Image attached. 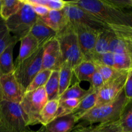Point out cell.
Here are the masks:
<instances>
[{
    "label": "cell",
    "mask_w": 132,
    "mask_h": 132,
    "mask_svg": "<svg viewBox=\"0 0 132 132\" xmlns=\"http://www.w3.org/2000/svg\"><path fill=\"white\" fill-rule=\"evenodd\" d=\"M113 32L109 52L125 54L132 59V25L108 24Z\"/></svg>",
    "instance_id": "8"
},
{
    "label": "cell",
    "mask_w": 132,
    "mask_h": 132,
    "mask_svg": "<svg viewBox=\"0 0 132 132\" xmlns=\"http://www.w3.org/2000/svg\"><path fill=\"white\" fill-rule=\"evenodd\" d=\"M23 3L21 9L16 14L5 21L9 32L18 41L30 34L38 18L30 5L24 1Z\"/></svg>",
    "instance_id": "5"
},
{
    "label": "cell",
    "mask_w": 132,
    "mask_h": 132,
    "mask_svg": "<svg viewBox=\"0 0 132 132\" xmlns=\"http://www.w3.org/2000/svg\"><path fill=\"white\" fill-rule=\"evenodd\" d=\"M23 4V0H1L0 17L6 21L16 14Z\"/></svg>",
    "instance_id": "24"
},
{
    "label": "cell",
    "mask_w": 132,
    "mask_h": 132,
    "mask_svg": "<svg viewBox=\"0 0 132 132\" xmlns=\"http://www.w3.org/2000/svg\"><path fill=\"white\" fill-rule=\"evenodd\" d=\"M30 33L37 40L39 46H44L48 42L57 37V33L46 26L38 16Z\"/></svg>",
    "instance_id": "16"
},
{
    "label": "cell",
    "mask_w": 132,
    "mask_h": 132,
    "mask_svg": "<svg viewBox=\"0 0 132 132\" xmlns=\"http://www.w3.org/2000/svg\"><path fill=\"white\" fill-rule=\"evenodd\" d=\"M18 42H14L9 45L0 55V74H8L14 72L15 65L13 61V53L15 45Z\"/></svg>",
    "instance_id": "22"
},
{
    "label": "cell",
    "mask_w": 132,
    "mask_h": 132,
    "mask_svg": "<svg viewBox=\"0 0 132 132\" xmlns=\"http://www.w3.org/2000/svg\"><path fill=\"white\" fill-rule=\"evenodd\" d=\"M131 6H132V3H131Z\"/></svg>",
    "instance_id": "45"
},
{
    "label": "cell",
    "mask_w": 132,
    "mask_h": 132,
    "mask_svg": "<svg viewBox=\"0 0 132 132\" xmlns=\"http://www.w3.org/2000/svg\"><path fill=\"white\" fill-rule=\"evenodd\" d=\"M67 2L94 14L107 24L132 25L131 16L111 5L106 0H74Z\"/></svg>",
    "instance_id": "1"
},
{
    "label": "cell",
    "mask_w": 132,
    "mask_h": 132,
    "mask_svg": "<svg viewBox=\"0 0 132 132\" xmlns=\"http://www.w3.org/2000/svg\"><path fill=\"white\" fill-rule=\"evenodd\" d=\"M96 72L95 64L90 61L84 60L73 68V75H75L77 81L91 82L93 75Z\"/></svg>",
    "instance_id": "20"
},
{
    "label": "cell",
    "mask_w": 132,
    "mask_h": 132,
    "mask_svg": "<svg viewBox=\"0 0 132 132\" xmlns=\"http://www.w3.org/2000/svg\"><path fill=\"white\" fill-rule=\"evenodd\" d=\"M112 35L113 32L110 28L104 30L99 33L95 45L92 62L96 60L101 55L109 52L110 43L112 37Z\"/></svg>",
    "instance_id": "21"
},
{
    "label": "cell",
    "mask_w": 132,
    "mask_h": 132,
    "mask_svg": "<svg viewBox=\"0 0 132 132\" xmlns=\"http://www.w3.org/2000/svg\"><path fill=\"white\" fill-rule=\"evenodd\" d=\"M56 38L60 46L63 62H68L74 68L85 60L77 34L70 23L63 30L57 33Z\"/></svg>",
    "instance_id": "3"
},
{
    "label": "cell",
    "mask_w": 132,
    "mask_h": 132,
    "mask_svg": "<svg viewBox=\"0 0 132 132\" xmlns=\"http://www.w3.org/2000/svg\"><path fill=\"white\" fill-rule=\"evenodd\" d=\"M130 71V70L125 71L119 76L105 82L104 85L97 91L95 106L113 101L124 91Z\"/></svg>",
    "instance_id": "10"
},
{
    "label": "cell",
    "mask_w": 132,
    "mask_h": 132,
    "mask_svg": "<svg viewBox=\"0 0 132 132\" xmlns=\"http://www.w3.org/2000/svg\"><path fill=\"white\" fill-rule=\"evenodd\" d=\"M19 41L21 43L20 48L18 56L15 60V64L14 65L19 64L23 60L30 56L40 47L37 40L30 33L21 39Z\"/></svg>",
    "instance_id": "17"
},
{
    "label": "cell",
    "mask_w": 132,
    "mask_h": 132,
    "mask_svg": "<svg viewBox=\"0 0 132 132\" xmlns=\"http://www.w3.org/2000/svg\"><path fill=\"white\" fill-rule=\"evenodd\" d=\"M39 18L46 26L57 33L63 30L70 23L63 9L61 10H50L46 15Z\"/></svg>",
    "instance_id": "15"
},
{
    "label": "cell",
    "mask_w": 132,
    "mask_h": 132,
    "mask_svg": "<svg viewBox=\"0 0 132 132\" xmlns=\"http://www.w3.org/2000/svg\"><path fill=\"white\" fill-rule=\"evenodd\" d=\"M29 5H40L50 10H61L67 5V1L63 0H23Z\"/></svg>",
    "instance_id": "30"
},
{
    "label": "cell",
    "mask_w": 132,
    "mask_h": 132,
    "mask_svg": "<svg viewBox=\"0 0 132 132\" xmlns=\"http://www.w3.org/2000/svg\"><path fill=\"white\" fill-rule=\"evenodd\" d=\"M90 88L93 91H98L102 86L104 85V82L102 77L101 75L100 74L99 72L96 70V72L93 75L92 78L91 82H90Z\"/></svg>",
    "instance_id": "35"
},
{
    "label": "cell",
    "mask_w": 132,
    "mask_h": 132,
    "mask_svg": "<svg viewBox=\"0 0 132 132\" xmlns=\"http://www.w3.org/2000/svg\"><path fill=\"white\" fill-rule=\"evenodd\" d=\"M14 42H18L10 34L6 27L5 21L0 17V55Z\"/></svg>",
    "instance_id": "28"
},
{
    "label": "cell",
    "mask_w": 132,
    "mask_h": 132,
    "mask_svg": "<svg viewBox=\"0 0 132 132\" xmlns=\"http://www.w3.org/2000/svg\"><path fill=\"white\" fill-rule=\"evenodd\" d=\"M113 59H114V54H113V53L108 52L106 54L101 55L96 60L93 62H99V63H102L103 64L113 68Z\"/></svg>",
    "instance_id": "36"
},
{
    "label": "cell",
    "mask_w": 132,
    "mask_h": 132,
    "mask_svg": "<svg viewBox=\"0 0 132 132\" xmlns=\"http://www.w3.org/2000/svg\"><path fill=\"white\" fill-rule=\"evenodd\" d=\"M93 63L95 64L97 70L101 75L104 83L119 76L121 73L125 72V71L117 70L112 67L106 66L99 62H93Z\"/></svg>",
    "instance_id": "31"
},
{
    "label": "cell",
    "mask_w": 132,
    "mask_h": 132,
    "mask_svg": "<svg viewBox=\"0 0 132 132\" xmlns=\"http://www.w3.org/2000/svg\"><path fill=\"white\" fill-rule=\"evenodd\" d=\"M33 8L34 11L35 12L36 14H37V16L39 17H43L45 15H46V14L48 13V12L50 11L48 8H46V6H43V5H30Z\"/></svg>",
    "instance_id": "39"
},
{
    "label": "cell",
    "mask_w": 132,
    "mask_h": 132,
    "mask_svg": "<svg viewBox=\"0 0 132 132\" xmlns=\"http://www.w3.org/2000/svg\"><path fill=\"white\" fill-rule=\"evenodd\" d=\"M119 122L124 132H132V100H128L125 106Z\"/></svg>",
    "instance_id": "27"
},
{
    "label": "cell",
    "mask_w": 132,
    "mask_h": 132,
    "mask_svg": "<svg viewBox=\"0 0 132 132\" xmlns=\"http://www.w3.org/2000/svg\"><path fill=\"white\" fill-rule=\"evenodd\" d=\"M59 70H52L45 86L48 100L59 99Z\"/></svg>",
    "instance_id": "25"
},
{
    "label": "cell",
    "mask_w": 132,
    "mask_h": 132,
    "mask_svg": "<svg viewBox=\"0 0 132 132\" xmlns=\"http://www.w3.org/2000/svg\"><path fill=\"white\" fill-rule=\"evenodd\" d=\"M128 99L125 95V92L110 103L95 106L89 111L80 121L87 122L89 125L95 123H106L119 121L124 107Z\"/></svg>",
    "instance_id": "2"
},
{
    "label": "cell",
    "mask_w": 132,
    "mask_h": 132,
    "mask_svg": "<svg viewBox=\"0 0 132 132\" xmlns=\"http://www.w3.org/2000/svg\"><path fill=\"white\" fill-rule=\"evenodd\" d=\"M52 71V70H41L35 76L32 82L28 85L25 92L34 91L39 88L45 86L51 75Z\"/></svg>",
    "instance_id": "29"
},
{
    "label": "cell",
    "mask_w": 132,
    "mask_h": 132,
    "mask_svg": "<svg viewBox=\"0 0 132 132\" xmlns=\"http://www.w3.org/2000/svg\"><path fill=\"white\" fill-rule=\"evenodd\" d=\"M73 75V68L68 62L64 61L59 70V97L70 86Z\"/></svg>",
    "instance_id": "23"
},
{
    "label": "cell",
    "mask_w": 132,
    "mask_h": 132,
    "mask_svg": "<svg viewBox=\"0 0 132 132\" xmlns=\"http://www.w3.org/2000/svg\"><path fill=\"white\" fill-rule=\"evenodd\" d=\"M93 132H124L119 121L99 124L95 126Z\"/></svg>",
    "instance_id": "34"
},
{
    "label": "cell",
    "mask_w": 132,
    "mask_h": 132,
    "mask_svg": "<svg viewBox=\"0 0 132 132\" xmlns=\"http://www.w3.org/2000/svg\"><path fill=\"white\" fill-rule=\"evenodd\" d=\"M114 54L113 68L119 71L132 69V59L125 54Z\"/></svg>",
    "instance_id": "33"
},
{
    "label": "cell",
    "mask_w": 132,
    "mask_h": 132,
    "mask_svg": "<svg viewBox=\"0 0 132 132\" xmlns=\"http://www.w3.org/2000/svg\"><path fill=\"white\" fill-rule=\"evenodd\" d=\"M81 101V99H66L64 100H59V112L57 117L72 113L77 108Z\"/></svg>",
    "instance_id": "32"
},
{
    "label": "cell",
    "mask_w": 132,
    "mask_h": 132,
    "mask_svg": "<svg viewBox=\"0 0 132 132\" xmlns=\"http://www.w3.org/2000/svg\"><path fill=\"white\" fill-rule=\"evenodd\" d=\"M59 99L48 101L39 114V124L46 126L57 118L59 112Z\"/></svg>",
    "instance_id": "18"
},
{
    "label": "cell",
    "mask_w": 132,
    "mask_h": 132,
    "mask_svg": "<svg viewBox=\"0 0 132 132\" xmlns=\"http://www.w3.org/2000/svg\"><path fill=\"white\" fill-rule=\"evenodd\" d=\"M45 86L25 92L20 106L28 119L29 126L39 124V114L48 101Z\"/></svg>",
    "instance_id": "7"
},
{
    "label": "cell",
    "mask_w": 132,
    "mask_h": 132,
    "mask_svg": "<svg viewBox=\"0 0 132 132\" xmlns=\"http://www.w3.org/2000/svg\"><path fill=\"white\" fill-rule=\"evenodd\" d=\"M77 120L72 113L55 118L54 121L42 126L40 132H71L76 127Z\"/></svg>",
    "instance_id": "14"
},
{
    "label": "cell",
    "mask_w": 132,
    "mask_h": 132,
    "mask_svg": "<svg viewBox=\"0 0 132 132\" xmlns=\"http://www.w3.org/2000/svg\"><path fill=\"white\" fill-rule=\"evenodd\" d=\"M96 102L97 92L95 91L91 92L81 101L77 108L72 113L77 120V122L80 121L81 117L95 106Z\"/></svg>",
    "instance_id": "19"
},
{
    "label": "cell",
    "mask_w": 132,
    "mask_h": 132,
    "mask_svg": "<svg viewBox=\"0 0 132 132\" xmlns=\"http://www.w3.org/2000/svg\"><path fill=\"white\" fill-rule=\"evenodd\" d=\"M94 128H95V126H94ZM94 128H93V130H92V131H90V132H93V131H94Z\"/></svg>",
    "instance_id": "43"
},
{
    "label": "cell",
    "mask_w": 132,
    "mask_h": 132,
    "mask_svg": "<svg viewBox=\"0 0 132 132\" xmlns=\"http://www.w3.org/2000/svg\"><path fill=\"white\" fill-rule=\"evenodd\" d=\"M43 47L40 46L30 56L15 65L14 74L24 92L35 76L42 70Z\"/></svg>",
    "instance_id": "6"
},
{
    "label": "cell",
    "mask_w": 132,
    "mask_h": 132,
    "mask_svg": "<svg viewBox=\"0 0 132 132\" xmlns=\"http://www.w3.org/2000/svg\"><path fill=\"white\" fill-rule=\"evenodd\" d=\"M0 77H1V74H0ZM2 101V97H1V85H0V103Z\"/></svg>",
    "instance_id": "42"
},
{
    "label": "cell",
    "mask_w": 132,
    "mask_h": 132,
    "mask_svg": "<svg viewBox=\"0 0 132 132\" xmlns=\"http://www.w3.org/2000/svg\"><path fill=\"white\" fill-rule=\"evenodd\" d=\"M0 132H6V130L5 128V126H4L3 123L2 119H1V113H0Z\"/></svg>",
    "instance_id": "41"
},
{
    "label": "cell",
    "mask_w": 132,
    "mask_h": 132,
    "mask_svg": "<svg viewBox=\"0 0 132 132\" xmlns=\"http://www.w3.org/2000/svg\"><path fill=\"white\" fill-rule=\"evenodd\" d=\"M0 85L2 101L20 104L24 92L17 80L14 72L1 76Z\"/></svg>",
    "instance_id": "12"
},
{
    "label": "cell",
    "mask_w": 132,
    "mask_h": 132,
    "mask_svg": "<svg viewBox=\"0 0 132 132\" xmlns=\"http://www.w3.org/2000/svg\"><path fill=\"white\" fill-rule=\"evenodd\" d=\"M93 90L90 88L88 90L82 88L79 81L75 82L72 86H70L60 97L59 100H64L66 99H78L82 100L84 97L90 94Z\"/></svg>",
    "instance_id": "26"
},
{
    "label": "cell",
    "mask_w": 132,
    "mask_h": 132,
    "mask_svg": "<svg viewBox=\"0 0 132 132\" xmlns=\"http://www.w3.org/2000/svg\"><path fill=\"white\" fill-rule=\"evenodd\" d=\"M63 63L60 46L55 37L44 46L42 70H59Z\"/></svg>",
    "instance_id": "13"
},
{
    "label": "cell",
    "mask_w": 132,
    "mask_h": 132,
    "mask_svg": "<svg viewBox=\"0 0 132 132\" xmlns=\"http://www.w3.org/2000/svg\"><path fill=\"white\" fill-rule=\"evenodd\" d=\"M125 95L128 100H132V69L130 70L124 88Z\"/></svg>",
    "instance_id": "38"
},
{
    "label": "cell",
    "mask_w": 132,
    "mask_h": 132,
    "mask_svg": "<svg viewBox=\"0 0 132 132\" xmlns=\"http://www.w3.org/2000/svg\"><path fill=\"white\" fill-rule=\"evenodd\" d=\"M106 1L114 7L122 10L125 8L131 6L132 3V1H126V0H106Z\"/></svg>",
    "instance_id": "37"
},
{
    "label": "cell",
    "mask_w": 132,
    "mask_h": 132,
    "mask_svg": "<svg viewBox=\"0 0 132 132\" xmlns=\"http://www.w3.org/2000/svg\"><path fill=\"white\" fill-rule=\"evenodd\" d=\"M0 6H1V0H0Z\"/></svg>",
    "instance_id": "44"
},
{
    "label": "cell",
    "mask_w": 132,
    "mask_h": 132,
    "mask_svg": "<svg viewBox=\"0 0 132 132\" xmlns=\"http://www.w3.org/2000/svg\"><path fill=\"white\" fill-rule=\"evenodd\" d=\"M94 125H89L88 126H85L83 125H77L74 128L73 130L71 132H90L93 130L94 128ZM27 132H40L39 130L37 131H33V130H30Z\"/></svg>",
    "instance_id": "40"
},
{
    "label": "cell",
    "mask_w": 132,
    "mask_h": 132,
    "mask_svg": "<svg viewBox=\"0 0 132 132\" xmlns=\"http://www.w3.org/2000/svg\"><path fill=\"white\" fill-rule=\"evenodd\" d=\"M0 113L6 132H27L30 130L28 117L20 104L1 101Z\"/></svg>",
    "instance_id": "4"
},
{
    "label": "cell",
    "mask_w": 132,
    "mask_h": 132,
    "mask_svg": "<svg viewBox=\"0 0 132 132\" xmlns=\"http://www.w3.org/2000/svg\"><path fill=\"white\" fill-rule=\"evenodd\" d=\"M70 23H79L101 32L110 28L108 24L103 22L89 12L72 4L68 3L63 9Z\"/></svg>",
    "instance_id": "9"
},
{
    "label": "cell",
    "mask_w": 132,
    "mask_h": 132,
    "mask_svg": "<svg viewBox=\"0 0 132 132\" xmlns=\"http://www.w3.org/2000/svg\"><path fill=\"white\" fill-rule=\"evenodd\" d=\"M70 23L77 34L80 48L85 60L92 61L97 39L101 32L83 24Z\"/></svg>",
    "instance_id": "11"
}]
</instances>
